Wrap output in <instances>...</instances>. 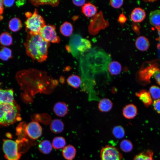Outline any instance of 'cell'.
I'll return each instance as SVG.
<instances>
[{
  "label": "cell",
  "mask_w": 160,
  "mask_h": 160,
  "mask_svg": "<svg viewBox=\"0 0 160 160\" xmlns=\"http://www.w3.org/2000/svg\"><path fill=\"white\" fill-rule=\"evenodd\" d=\"M22 81H19L24 90L33 96L38 93L49 94L57 85V80L47 75L45 72L30 69L20 71Z\"/></svg>",
  "instance_id": "obj_1"
},
{
  "label": "cell",
  "mask_w": 160,
  "mask_h": 160,
  "mask_svg": "<svg viewBox=\"0 0 160 160\" xmlns=\"http://www.w3.org/2000/svg\"><path fill=\"white\" fill-rule=\"evenodd\" d=\"M49 44L39 34L28 35L24 43L27 55L40 63L46 60Z\"/></svg>",
  "instance_id": "obj_2"
},
{
  "label": "cell",
  "mask_w": 160,
  "mask_h": 160,
  "mask_svg": "<svg viewBox=\"0 0 160 160\" xmlns=\"http://www.w3.org/2000/svg\"><path fill=\"white\" fill-rule=\"evenodd\" d=\"M3 150L4 156L7 160H19L22 153L25 151L26 147L28 144L26 139H18L15 141L10 139L3 140Z\"/></svg>",
  "instance_id": "obj_3"
},
{
  "label": "cell",
  "mask_w": 160,
  "mask_h": 160,
  "mask_svg": "<svg viewBox=\"0 0 160 160\" xmlns=\"http://www.w3.org/2000/svg\"><path fill=\"white\" fill-rule=\"evenodd\" d=\"M20 107L15 101L13 103L0 104V126H7L21 121Z\"/></svg>",
  "instance_id": "obj_4"
},
{
  "label": "cell",
  "mask_w": 160,
  "mask_h": 160,
  "mask_svg": "<svg viewBox=\"0 0 160 160\" xmlns=\"http://www.w3.org/2000/svg\"><path fill=\"white\" fill-rule=\"evenodd\" d=\"M27 17L25 22V30L28 35L39 34L40 31L46 25L44 19L38 12L36 9L32 13L26 12Z\"/></svg>",
  "instance_id": "obj_5"
},
{
  "label": "cell",
  "mask_w": 160,
  "mask_h": 160,
  "mask_svg": "<svg viewBox=\"0 0 160 160\" xmlns=\"http://www.w3.org/2000/svg\"><path fill=\"white\" fill-rule=\"evenodd\" d=\"M159 69L156 61L145 63L136 73V80L142 85H147L150 83L151 77Z\"/></svg>",
  "instance_id": "obj_6"
},
{
  "label": "cell",
  "mask_w": 160,
  "mask_h": 160,
  "mask_svg": "<svg viewBox=\"0 0 160 160\" xmlns=\"http://www.w3.org/2000/svg\"><path fill=\"white\" fill-rule=\"evenodd\" d=\"M39 34L44 40L49 43H57L60 41L56 33L55 26L54 25H45Z\"/></svg>",
  "instance_id": "obj_7"
},
{
  "label": "cell",
  "mask_w": 160,
  "mask_h": 160,
  "mask_svg": "<svg viewBox=\"0 0 160 160\" xmlns=\"http://www.w3.org/2000/svg\"><path fill=\"white\" fill-rule=\"evenodd\" d=\"M101 160H122V154L115 147L106 145L101 150L100 153Z\"/></svg>",
  "instance_id": "obj_8"
},
{
  "label": "cell",
  "mask_w": 160,
  "mask_h": 160,
  "mask_svg": "<svg viewBox=\"0 0 160 160\" xmlns=\"http://www.w3.org/2000/svg\"><path fill=\"white\" fill-rule=\"evenodd\" d=\"M26 131L29 138L36 140L41 136L42 129L37 121L33 120L26 125Z\"/></svg>",
  "instance_id": "obj_9"
},
{
  "label": "cell",
  "mask_w": 160,
  "mask_h": 160,
  "mask_svg": "<svg viewBox=\"0 0 160 160\" xmlns=\"http://www.w3.org/2000/svg\"><path fill=\"white\" fill-rule=\"evenodd\" d=\"M82 38L77 34L73 35L71 37L69 44L66 46L67 50L71 52L74 57L79 56L77 52V49Z\"/></svg>",
  "instance_id": "obj_10"
},
{
  "label": "cell",
  "mask_w": 160,
  "mask_h": 160,
  "mask_svg": "<svg viewBox=\"0 0 160 160\" xmlns=\"http://www.w3.org/2000/svg\"><path fill=\"white\" fill-rule=\"evenodd\" d=\"M1 84L0 83V104L13 103L15 101L13 90L12 89H1L0 88Z\"/></svg>",
  "instance_id": "obj_11"
},
{
  "label": "cell",
  "mask_w": 160,
  "mask_h": 160,
  "mask_svg": "<svg viewBox=\"0 0 160 160\" xmlns=\"http://www.w3.org/2000/svg\"><path fill=\"white\" fill-rule=\"evenodd\" d=\"M135 95L143 102L145 106L148 107L153 103L151 95L148 91L142 89L135 93Z\"/></svg>",
  "instance_id": "obj_12"
},
{
  "label": "cell",
  "mask_w": 160,
  "mask_h": 160,
  "mask_svg": "<svg viewBox=\"0 0 160 160\" xmlns=\"http://www.w3.org/2000/svg\"><path fill=\"white\" fill-rule=\"evenodd\" d=\"M146 17L145 11L140 7H136L132 11L130 14L131 20L135 23L142 22Z\"/></svg>",
  "instance_id": "obj_13"
},
{
  "label": "cell",
  "mask_w": 160,
  "mask_h": 160,
  "mask_svg": "<svg viewBox=\"0 0 160 160\" xmlns=\"http://www.w3.org/2000/svg\"><path fill=\"white\" fill-rule=\"evenodd\" d=\"M137 110L136 106L133 104L125 105L122 110L123 116L126 118L131 119L134 118L137 115Z\"/></svg>",
  "instance_id": "obj_14"
},
{
  "label": "cell",
  "mask_w": 160,
  "mask_h": 160,
  "mask_svg": "<svg viewBox=\"0 0 160 160\" xmlns=\"http://www.w3.org/2000/svg\"><path fill=\"white\" fill-rule=\"evenodd\" d=\"M53 110L55 114L60 117H64L68 112L67 104L62 102H58L55 103L54 106Z\"/></svg>",
  "instance_id": "obj_15"
},
{
  "label": "cell",
  "mask_w": 160,
  "mask_h": 160,
  "mask_svg": "<svg viewBox=\"0 0 160 160\" xmlns=\"http://www.w3.org/2000/svg\"><path fill=\"white\" fill-rule=\"evenodd\" d=\"M135 44L137 49L141 51L147 50L150 46L148 40L143 36H140L138 37L136 39Z\"/></svg>",
  "instance_id": "obj_16"
},
{
  "label": "cell",
  "mask_w": 160,
  "mask_h": 160,
  "mask_svg": "<svg viewBox=\"0 0 160 160\" xmlns=\"http://www.w3.org/2000/svg\"><path fill=\"white\" fill-rule=\"evenodd\" d=\"M151 24L158 30L160 29V10L151 12L149 15Z\"/></svg>",
  "instance_id": "obj_17"
},
{
  "label": "cell",
  "mask_w": 160,
  "mask_h": 160,
  "mask_svg": "<svg viewBox=\"0 0 160 160\" xmlns=\"http://www.w3.org/2000/svg\"><path fill=\"white\" fill-rule=\"evenodd\" d=\"M83 14L87 17H91L95 15L97 12L96 7L90 2L85 3L82 7Z\"/></svg>",
  "instance_id": "obj_18"
},
{
  "label": "cell",
  "mask_w": 160,
  "mask_h": 160,
  "mask_svg": "<svg viewBox=\"0 0 160 160\" xmlns=\"http://www.w3.org/2000/svg\"><path fill=\"white\" fill-rule=\"evenodd\" d=\"M76 150L72 145H68L63 149L62 154L64 158L67 160H72L75 157Z\"/></svg>",
  "instance_id": "obj_19"
},
{
  "label": "cell",
  "mask_w": 160,
  "mask_h": 160,
  "mask_svg": "<svg viewBox=\"0 0 160 160\" xmlns=\"http://www.w3.org/2000/svg\"><path fill=\"white\" fill-rule=\"evenodd\" d=\"M64 124L60 119H55L50 123V128L52 132L55 134L60 133L63 131Z\"/></svg>",
  "instance_id": "obj_20"
},
{
  "label": "cell",
  "mask_w": 160,
  "mask_h": 160,
  "mask_svg": "<svg viewBox=\"0 0 160 160\" xmlns=\"http://www.w3.org/2000/svg\"><path fill=\"white\" fill-rule=\"evenodd\" d=\"M113 106V103L110 99L107 98H103L100 100L98 107L100 111L106 112L111 110Z\"/></svg>",
  "instance_id": "obj_21"
},
{
  "label": "cell",
  "mask_w": 160,
  "mask_h": 160,
  "mask_svg": "<svg viewBox=\"0 0 160 160\" xmlns=\"http://www.w3.org/2000/svg\"><path fill=\"white\" fill-rule=\"evenodd\" d=\"M108 69L109 73L112 75H117L121 71L122 66L121 64L116 61H113L108 64Z\"/></svg>",
  "instance_id": "obj_22"
},
{
  "label": "cell",
  "mask_w": 160,
  "mask_h": 160,
  "mask_svg": "<svg viewBox=\"0 0 160 160\" xmlns=\"http://www.w3.org/2000/svg\"><path fill=\"white\" fill-rule=\"evenodd\" d=\"M91 47L90 41L87 39L82 38L77 49V52L79 56L87 52Z\"/></svg>",
  "instance_id": "obj_23"
},
{
  "label": "cell",
  "mask_w": 160,
  "mask_h": 160,
  "mask_svg": "<svg viewBox=\"0 0 160 160\" xmlns=\"http://www.w3.org/2000/svg\"><path fill=\"white\" fill-rule=\"evenodd\" d=\"M67 82L70 86L75 89L79 88L82 83L81 78L79 76L74 74L71 75L68 77Z\"/></svg>",
  "instance_id": "obj_24"
},
{
  "label": "cell",
  "mask_w": 160,
  "mask_h": 160,
  "mask_svg": "<svg viewBox=\"0 0 160 160\" xmlns=\"http://www.w3.org/2000/svg\"><path fill=\"white\" fill-rule=\"evenodd\" d=\"M38 148L40 152L44 154H47L52 151V146L49 140H44L39 144Z\"/></svg>",
  "instance_id": "obj_25"
},
{
  "label": "cell",
  "mask_w": 160,
  "mask_h": 160,
  "mask_svg": "<svg viewBox=\"0 0 160 160\" xmlns=\"http://www.w3.org/2000/svg\"><path fill=\"white\" fill-rule=\"evenodd\" d=\"M60 30L63 35L68 37L72 35L73 31V28L71 23L66 21L60 26Z\"/></svg>",
  "instance_id": "obj_26"
},
{
  "label": "cell",
  "mask_w": 160,
  "mask_h": 160,
  "mask_svg": "<svg viewBox=\"0 0 160 160\" xmlns=\"http://www.w3.org/2000/svg\"><path fill=\"white\" fill-rule=\"evenodd\" d=\"M8 26L10 30L14 32H17L21 29L22 27V23L19 18L14 17L9 20Z\"/></svg>",
  "instance_id": "obj_27"
},
{
  "label": "cell",
  "mask_w": 160,
  "mask_h": 160,
  "mask_svg": "<svg viewBox=\"0 0 160 160\" xmlns=\"http://www.w3.org/2000/svg\"><path fill=\"white\" fill-rule=\"evenodd\" d=\"M12 38L10 34L4 32L0 35V43L4 46H10L12 44Z\"/></svg>",
  "instance_id": "obj_28"
},
{
  "label": "cell",
  "mask_w": 160,
  "mask_h": 160,
  "mask_svg": "<svg viewBox=\"0 0 160 160\" xmlns=\"http://www.w3.org/2000/svg\"><path fill=\"white\" fill-rule=\"evenodd\" d=\"M26 124L24 122H22L20 123L16 128V135L17 137V139H21L26 138L27 136L26 129Z\"/></svg>",
  "instance_id": "obj_29"
},
{
  "label": "cell",
  "mask_w": 160,
  "mask_h": 160,
  "mask_svg": "<svg viewBox=\"0 0 160 160\" xmlns=\"http://www.w3.org/2000/svg\"><path fill=\"white\" fill-rule=\"evenodd\" d=\"M65 145V139L62 137H56L53 139L52 146L55 149L58 150L63 148Z\"/></svg>",
  "instance_id": "obj_30"
},
{
  "label": "cell",
  "mask_w": 160,
  "mask_h": 160,
  "mask_svg": "<svg viewBox=\"0 0 160 160\" xmlns=\"http://www.w3.org/2000/svg\"><path fill=\"white\" fill-rule=\"evenodd\" d=\"M153 154L152 150H148L136 156L133 160H153Z\"/></svg>",
  "instance_id": "obj_31"
},
{
  "label": "cell",
  "mask_w": 160,
  "mask_h": 160,
  "mask_svg": "<svg viewBox=\"0 0 160 160\" xmlns=\"http://www.w3.org/2000/svg\"><path fill=\"white\" fill-rule=\"evenodd\" d=\"M30 1L35 6L47 4L55 7L57 6L59 3V0H31Z\"/></svg>",
  "instance_id": "obj_32"
},
{
  "label": "cell",
  "mask_w": 160,
  "mask_h": 160,
  "mask_svg": "<svg viewBox=\"0 0 160 160\" xmlns=\"http://www.w3.org/2000/svg\"><path fill=\"white\" fill-rule=\"evenodd\" d=\"M121 149L125 152L131 151L133 148V145L131 142L128 140H122L120 144Z\"/></svg>",
  "instance_id": "obj_33"
},
{
  "label": "cell",
  "mask_w": 160,
  "mask_h": 160,
  "mask_svg": "<svg viewBox=\"0 0 160 160\" xmlns=\"http://www.w3.org/2000/svg\"><path fill=\"white\" fill-rule=\"evenodd\" d=\"M149 92L152 97L155 100L160 98V88L159 87L155 85L151 86Z\"/></svg>",
  "instance_id": "obj_34"
},
{
  "label": "cell",
  "mask_w": 160,
  "mask_h": 160,
  "mask_svg": "<svg viewBox=\"0 0 160 160\" xmlns=\"http://www.w3.org/2000/svg\"><path fill=\"white\" fill-rule=\"evenodd\" d=\"M113 133L116 138L119 139L122 138L125 135L124 130L120 126H115L113 129Z\"/></svg>",
  "instance_id": "obj_35"
},
{
  "label": "cell",
  "mask_w": 160,
  "mask_h": 160,
  "mask_svg": "<svg viewBox=\"0 0 160 160\" xmlns=\"http://www.w3.org/2000/svg\"><path fill=\"white\" fill-rule=\"evenodd\" d=\"M111 6L115 9L120 8L124 4V1L122 0H111L110 1Z\"/></svg>",
  "instance_id": "obj_36"
},
{
  "label": "cell",
  "mask_w": 160,
  "mask_h": 160,
  "mask_svg": "<svg viewBox=\"0 0 160 160\" xmlns=\"http://www.w3.org/2000/svg\"><path fill=\"white\" fill-rule=\"evenodd\" d=\"M153 105L155 111L160 114V98L155 100L153 103Z\"/></svg>",
  "instance_id": "obj_37"
},
{
  "label": "cell",
  "mask_w": 160,
  "mask_h": 160,
  "mask_svg": "<svg viewBox=\"0 0 160 160\" xmlns=\"http://www.w3.org/2000/svg\"><path fill=\"white\" fill-rule=\"evenodd\" d=\"M1 49L7 56L9 59L12 57V52L10 49L6 47H4Z\"/></svg>",
  "instance_id": "obj_38"
},
{
  "label": "cell",
  "mask_w": 160,
  "mask_h": 160,
  "mask_svg": "<svg viewBox=\"0 0 160 160\" xmlns=\"http://www.w3.org/2000/svg\"><path fill=\"white\" fill-rule=\"evenodd\" d=\"M153 76L156 80L157 83L160 86V69L155 72Z\"/></svg>",
  "instance_id": "obj_39"
},
{
  "label": "cell",
  "mask_w": 160,
  "mask_h": 160,
  "mask_svg": "<svg viewBox=\"0 0 160 160\" xmlns=\"http://www.w3.org/2000/svg\"><path fill=\"white\" fill-rule=\"evenodd\" d=\"M14 0H3V4L6 7H10L14 4Z\"/></svg>",
  "instance_id": "obj_40"
},
{
  "label": "cell",
  "mask_w": 160,
  "mask_h": 160,
  "mask_svg": "<svg viewBox=\"0 0 160 160\" xmlns=\"http://www.w3.org/2000/svg\"><path fill=\"white\" fill-rule=\"evenodd\" d=\"M73 3L77 6H83L85 3V0H73L72 1Z\"/></svg>",
  "instance_id": "obj_41"
},
{
  "label": "cell",
  "mask_w": 160,
  "mask_h": 160,
  "mask_svg": "<svg viewBox=\"0 0 160 160\" xmlns=\"http://www.w3.org/2000/svg\"><path fill=\"white\" fill-rule=\"evenodd\" d=\"M0 59L4 61H7L9 59L1 49L0 50Z\"/></svg>",
  "instance_id": "obj_42"
},
{
  "label": "cell",
  "mask_w": 160,
  "mask_h": 160,
  "mask_svg": "<svg viewBox=\"0 0 160 160\" xmlns=\"http://www.w3.org/2000/svg\"><path fill=\"white\" fill-rule=\"evenodd\" d=\"M127 20L126 17L123 14H121L119 17L118 21L120 23H124Z\"/></svg>",
  "instance_id": "obj_43"
},
{
  "label": "cell",
  "mask_w": 160,
  "mask_h": 160,
  "mask_svg": "<svg viewBox=\"0 0 160 160\" xmlns=\"http://www.w3.org/2000/svg\"><path fill=\"white\" fill-rule=\"evenodd\" d=\"M4 10L3 0H0V16L3 13Z\"/></svg>",
  "instance_id": "obj_44"
},
{
  "label": "cell",
  "mask_w": 160,
  "mask_h": 160,
  "mask_svg": "<svg viewBox=\"0 0 160 160\" xmlns=\"http://www.w3.org/2000/svg\"><path fill=\"white\" fill-rule=\"evenodd\" d=\"M24 3V1H16V4L19 6L23 4Z\"/></svg>",
  "instance_id": "obj_45"
},
{
  "label": "cell",
  "mask_w": 160,
  "mask_h": 160,
  "mask_svg": "<svg viewBox=\"0 0 160 160\" xmlns=\"http://www.w3.org/2000/svg\"><path fill=\"white\" fill-rule=\"evenodd\" d=\"M158 33L159 35V44L158 45V48L160 49V29L158 30Z\"/></svg>",
  "instance_id": "obj_46"
},
{
  "label": "cell",
  "mask_w": 160,
  "mask_h": 160,
  "mask_svg": "<svg viewBox=\"0 0 160 160\" xmlns=\"http://www.w3.org/2000/svg\"><path fill=\"white\" fill-rule=\"evenodd\" d=\"M6 136L7 137H12V135L10 133H7L6 135Z\"/></svg>",
  "instance_id": "obj_47"
}]
</instances>
